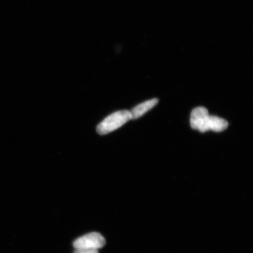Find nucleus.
I'll list each match as a JSON object with an SVG mask.
<instances>
[{"label": "nucleus", "mask_w": 253, "mask_h": 253, "mask_svg": "<svg viewBox=\"0 0 253 253\" xmlns=\"http://www.w3.org/2000/svg\"><path fill=\"white\" fill-rule=\"evenodd\" d=\"M158 103V99H153L138 104L131 111V119H136L143 116L148 111L153 109Z\"/></svg>", "instance_id": "nucleus-5"}, {"label": "nucleus", "mask_w": 253, "mask_h": 253, "mask_svg": "<svg viewBox=\"0 0 253 253\" xmlns=\"http://www.w3.org/2000/svg\"><path fill=\"white\" fill-rule=\"evenodd\" d=\"M228 126V122L226 120L219 117L209 115L199 126L198 130L201 132L210 130L221 132L225 130Z\"/></svg>", "instance_id": "nucleus-3"}, {"label": "nucleus", "mask_w": 253, "mask_h": 253, "mask_svg": "<svg viewBox=\"0 0 253 253\" xmlns=\"http://www.w3.org/2000/svg\"><path fill=\"white\" fill-rule=\"evenodd\" d=\"M106 245L104 237L97 232H92L79 237L74 242L75 249H97L103 248Z\"/></svg>", "instance_id": "nucleus-2"}, {"label": "nucleus", "mask_w": 253, "mask_h": 253, "mask_svg": "<svg viewBox=\"0 0 253 253\" xmlns=\"http://www.w3.org/2000/svg\"><path fill=\"white\" fill-rule=\"evenodd\" d=\"M209 115H210L208 110L205 107H199L193 110L190 119L191 127L194 129H198L199 126Z\"/></svg>", "instance_id": "nucleus-4"}, {"label": "nucleus", "mask_w": 253, "mask_h": 253, "mask_svg": "<svg viewBox=\"0 0 253 253\" xmlns=\"http://www.w3.org/2000/svg\"><path fill=\"white\" fill-rule=\"evenodd\" d=\"M131 115L128 110H121L112 114L101 122L97 126V133L105 135L121 127L131 120Z\"/></svg>", "instance_id": "nucleus-1"}, {"label": "nucleus", "mask_w": 253, "mask_h": 253, "mask_svg": "<svg viewBox=\"0 0 253 253\" xmlns=\"http://www.w3.org/2000/svg\"><path fill=\"white\" fill-rule=\"evenodd\" d=\"M74 253H99V250L91 249H75Z\"/></svg>", "instance_id": "nucleus-6"}]
</instances>
